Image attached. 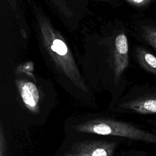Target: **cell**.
<instances>
[{"instance_id":"cell-3","label":"cell","mask_w":156,"mask_h":156,"mask_svg":"<svg viewBox=\"0 0 156 156\" xmlns=\"http://www.w3.org/2000/svg\"><path fill=\"white\" fill-rule=\"evenodd\" d=\"M118 141L87 140L74 143L62 156H114Z\"/></svg>"},{"instance_id":"cell-8","label":"cell","mask_w":156,"mask_h":156,"mask_svg":"<svg viewBox=\"0 0 156 156\" xmlns=\"http://www.w3.org/2000/svg\"><path fill=\"white\" fill-rule=\"evenodd\" d=\"M143 37L156 49V27L145 26L143 28Z\"/></svg>"},{"instance_id":"cell-9","label":"cell","mask_w":156,"mask_h":156,"mask_svg":"<svg viewBox=\"0 0 156 156\" xmlns=\"http://www.w3.org/2000/svg\"><path fill=\"white\" fill-rule=\"evenodd\" d=\"M0 156H7V145L2 124H0Z\"/></svg>"},{"instance_id":"cell-5","label":"cell","mask_w":156,"mask_h":156,"mask_svg":"<svg viewBox=\"0 0 156 156\" xmlns=\"http://www.w3.org/2000/svg\"><path fill=\"white\" fill-rule=\"evenodd\" d=\"M20 96L26 109L33 114L40 112V93L35 84L32 82L17 80Z\"/></svg>"},{"instance_id":"cell-11","label":"cell","mask_w":156,"mask_h":156,"mask_svg":"<svg viewBox=\"0 0 156 156\" xmlns=\"http://www.w3.org/2000/svg\"><path fill=\"white\" fill-rule=\"evenodd\" d=\"M7 1L9 2V3L11 5V7H12L13 10H15L16 9V5L15 1V0H7Z\"/></svg>"},{"instance_id":"cell-2","label":"cell","mask_w":156,"mask_h":156,"mask_svg":"<svg viewBox=\"0 0 156 156\" xmlns=\"http://www.w3.org/2000/svg\"><path fill=\"white\" fill-rule=\"evenodd\" d=\"M78 133L125 137L156 143V136L133 125L113 118L97 116L75 122L71 127Z\"/></svg>"},{"instance_id":"cell-1","label":"cell","mask_w":156,"mask_h":156,"mask_svg":"<svg viewBox=\"0 0 156 156\" xmlns=\"http://www.w3.org/2000/svg\"><path fill=\"white\" fill-rule=\"evenodd\" d=\"M38 23L43 43L55 65L77 87L87 93L88 88L62 36L44 18L40 17Z\"/></svg>"},{"instance_id":"cell-6","label":"cell","mask_w":156,"mask_h":156,"mask_svg":"<svg viewBox=\"0 0 156 156\" xmlns=\"http://www.w3.org/2000/svg\"><path fill=\"white\" fill-rule=\"evenodd\" d=\"M119 107L128 111L141 113H156V95L139 98L122 103Z\"/></svg>"},{"instance_id":"cell-7","label":"cell","mask_w":156,"mask_h":156,"mask_svg":"<svg viewBox=\"0 0 156 156\" xmlns=\"http://www.w3.org/2000/svg\"><path fill=\"white\" fill-rule=\"evenodd\" d=\"M136 56L140 64L147 71L156 74V57L149 51L138 48Z\"/></svg>"},{"instance_id":"cell-4","label":"cell","mask_w":156,"mask_h":156,"mask_svg":"<svg viewBox=\"0 0 156 156\" xmlns=\"http://www.w3.org/2000/svg\"><path fill=\"white\" fill-rule=\"evenodd\" d=\"M129 46L127 37L124 34L118 35L115 41L114 52V77L115 82L129 65Z\"/></svg>"},{"instance_id":"cell-10","label":"cell","mask_w":156,"mask_h":156,"mask_svg":"<svg viewBox=\"0 0 156 156\" xmlns=\"http://www.w3.org/2000/svg\"><path fill=\"white\" fill-rule=\"evenodd\" d=\"M126 1L129 3L136 6H143L149 4L151 0H126Z\"/></svg>"}]
</instances>
